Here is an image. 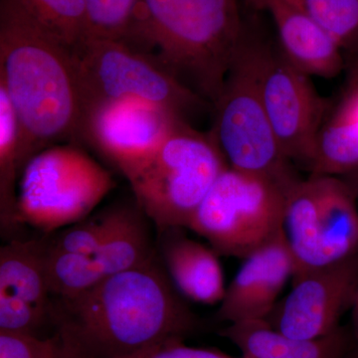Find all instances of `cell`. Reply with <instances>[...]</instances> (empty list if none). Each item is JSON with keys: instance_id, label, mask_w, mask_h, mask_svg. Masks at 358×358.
Returning <instances> with one entry per match:
<instances>
[{"instance_id": "484cf974", "label": "cell", "mask_w": 358, "mask_h": 358, "mask_svg": "<svg viewBox=\"0 0 358 358\" xmlns=\"http://www.w3.org/2000/svg\"><path fill=\"white\" fill-rule=\"evenodd\" d=\"M0 358H75L58 334H34L0 331Z\"/></svg>"}, {"instance_id": "8992f818", "label": "cell", "mask_w": 358, "mask_h": 358, "mask_svg": "<svg viewBox=\"0 0 358 358\" xmlns=\"http://www.w3.org/2000/svg\"><path fill=\"white\" fill-rule=\"evenodd\" d=\"M282 233L293 278L358 255V201L352 185L327 174L294 181L286 192Z\"/></svg>"}, {"instance_id": "cb8c5ba5", "label": "cell", "mask_w": 358, "mask_h": 358, "mask_svg": "<svg viewBox=\"0 0 358 358\" xmlns=\"http://www.w3.org/2000/svg\"><path fill=\"white\" fill-rule=\"evenodd\" d=\"M117 206L109 207L57 231L48 239L50 248L77 255H91L102 244L114 224Z\"/></svg>"}, {"instance_id": "ac0fdd59", "label": "cell", "mask_w": 358, "mask_h": 358, "mask_svg": "<svg viewBox=\"0 0 358 358\" xmlns=\"http://www.w3.org/2000/svg\"><path fill=\"white\" fill-rule=\"evenodd\" d=\"M220 334L246 358H343L348 346L341 327L322 338L300 339L280 333L267 320L230 324Z\"/></svg>"}, {"instance_id": "9a60e30c", "label": "cell", "mask_w": 358, "mask_h": 358, "mask_svg": "<svg viewBox=\"0 0 358 358\" xmlns=\"http://www.w3.org/2000/svg\"><path fill=\"white\" fill-rule=\"evenodd\" d=\"M272 16L282 55L308 76L331 79L345 67L343 47L307 14L282 0H246Z\"/></svg>"}, {"instance_id": "7a4b0ae2", "label": "cell", "mask_w": 358, "mask_h": 358, "mask_svg": "<svg viewBox=\"0 0 358 358\" xmlns=\"http://www.w3.org/2000/svg\"><path fill=\"white\" fill-rule=\"evenodd\" d=\"M0 84L20 126V174L56 141L81 138V101L70 49L18 0H0Z\"/></svg>"}, {"instance_id": "9c48e42d", "label": "cell", "mask_w": 358, "mask_h": 358, "mask_svg": "<svg viewBox=\"0 0 358 358\" xmlns=\"http://www.w3.org/2000/svg\"><path fill=\"white\" fill-rule=\"evenodd\" d=\"M289 187L228 166L193 214L187 229L204 238L219 256L244 259L282 232Z\"/></svg>"}, {"instance_id": "4316f807", "label": "cell", "mask_w": 358, "mask_h": 358, "mask_svg": "<svg viewBox=\"0 0 358 358\" xmlns=\"http://www.w3.org/2000/svg\"><path fill=\"white\" fill-rule=\"evenodd\" d=\"M124 358H238L230 357L218 350L192 348L185 345L183 341H171L152 346L143 352ZM239 358H246L241 357Z\"/></svg>"}, {"instance_id": "83f0119b", "label": "cell", "mask_w": 358, "mask_h": 358, "mask_svg": "<svg viewBox=\"0 0 358 358\" xmlns=\"http://www.w3.org/2000/svg\"><path fill=\"white\" fill-rule=\"evenodd\" d=\"M348 51V77L350 81H358V40Z\"/></svg>"}, {"instance_id": "8fae6325", "label": "cell", "mask_w": 358, "mask_h": 358, "mask_svg": "<svg viewBox=\"0 0 358 358\" xmlns=\"http://www.w3.org/2000/svg\"><path fill=\"white\" fill-rule=\"evenodd\" d=\"M185 117L138 98L102 103L82 120L81 138L128 180L152 159Z\"/></svg>"}, {"instance_id": "277c9868", "label": "cell", "mask_w": 358, "mask_h": 358, "mask_svg": "<svg viewBox=\"0 0 358 358\" xmlns=\"http://www.w3.org/2000/svg\"><path fill=\"white\" fill-rule=\"evenodd\" d=\"M260 40L246 34L213 103L210 136L227 166L289 187L298 176L282 154L259 89Z\"/></svg>"}, {"instance_id": "44dd1931", "label": "cell", "mask_w": 358, "mask_h": 358, "mask_svg": "<svg viewBox=\"0 0 358 358\" xmlns=\"http://www.w3.org/2000/svg\"><path fill=\"white\" fill-rule=\"evenodd\" d=\"M46 274L54 299H72L89 291L103 278L89 255L50 248L47 239Z\"/></svg>"}, {"instance_id": "f1b7e54d", "label": "cell", "mask_w": 358, "mask_h": 358, "mask_svg": "<svg viewBox=\"0 0 358 358\" xmlns=\"http://www.w3.org/2000/svg\"><path fill=\"white\" fill-rule=\"evenodd\" d=\"M350 310H352L353 336H355V345H357L358 355V289L357 294H355V299H353Z\"/></svg>"}, {"instance_id": "ffe728a7", "label": "cell", "mask_w": 358, "mask_h": 358, "mask_svg": "<svg viewBox=\"0 0 358 358\" xmlns=\"http://www.w3.org/2000/svg\"><path fill=\"white\" fill-rule=\"evenodd\" d=\"M20 126L10 99L0 84V222L2 231L20 227L17 216Z\"/></svg>"}, {"instance_id": "603a6c76", "label": "cell", "mask_w": 358, "mask_h": 358, "mask_svg": "<svg viewBox=\"0 0 358 358\" xmlns=\"http://www.w3.org/2000/svg\"><path fill=\"white\" fill-rule=\"evenodd\" d=\"M322 26L343 50L358 40V0H282Z\"/></svg>"}, {"instance_id": "2e32d148", "label": "cell", "mask_w": 358, "mask_h": 358, "mask_svg": "<svg viewBox=\"0 0 358 358\" xmlns=\"http://www.w3.org/2000/svg\"><path fill=\"white\" fill-rule=\"evenodd\" d=\"M183 229L169 228L159 232L160 263L186 299L202 305L220 303L226 286L219 255L211 247L186 236Z\"/></svg>"}, {"instance_id": "7402d4cb", "label": "cell", "mask_w": 358, "mask_h": 358, "mask_svg": "<svg viewBox=\"0 0 358 358\" xmlns=\"http://www.w3.org/2000/svg\"><path fill=\"white\" fill-rule=\"evenodd\" d=\"M27 13L54 38L73 48L83 37L85 0H18Z\"/></svg>"}, {"instance_id": "6da1fadb", "label": "cell", "mask_w": 358, "mask_h": 358, "mask_svg": "<svg viewBox=\"0 0 358 358\" xmlns=\"http://www.w3.org/2000/svg\"><path fill=\"white\" fill-rule=\"evenodd\" d=\"M53 301L54 334L75 358L131 357L185 341L197 327L157 253L75 298Z\"/></svg>"}, {"instance_id": "f546056e", "label": "cell", "mask_w": 358, "mask_h": 358, "mask_svg": "<svg viewBox=\"0 0 358 358\" xmlns=\"http://www.w3.org/2000/svg\"><path fill=\"white\" fill-rule=\"evenodd\" d=\"M348 176H350V178H352L350 179V181L348 180V182L352 185L353 189H355V194H357L358 201V171Z\"/></svg>"}, {"instance_id": "7c38bea8", "label": "cell", "mask_w": 358, "mask_h": 358, "mask_svg": "<svg viewBox=\"0 0 358 358\" xmlns=\"http://www.w3.org/2000/svg\"><path fill=\"white\" fill-rule=\"evenodd\" d=\"M293 288L267 319L280 333L300 339L320 338L339 329L358 289V255L296 275Z\"/></svg>"}, {"instance_id": "5bb4252c", "label": "cell", "mask_w": 358, "mask_h": 358, "mask_svg": "<svg viewBox=\"0 0 358 358\" xmlns=\"http://www.w3.org/2000/svg\"><path fill=\"white\" fill-rule=\"evenodd\" d=\"M243 260L219 303L216 317L228 324L267 320L293 279V258L282 231Z\"/></svg>"}, {"instance_id": "4fadbf2b", "label": "cell", "mask_w": 358, "mask_h": 358, "mask_svg": "<svg viewBox=\"0 0 358 358\" xmlns=\"http://www.w3.org/2000/svg\"><path fill=\"white\" fill-rule=\"evenodd\" d=\"M47 239H13L0 248V331L54 334L46 274Z\"/></svg>"}, {"instance_id": "30bf717a", "label": "cell", "mask_w": 358, "mask_h": 358, "mask_svg": "<svg viewBox=\"0 0 358 358\" xmlns=\"http://www.w3.org/2000/svg\"><path fill=\"white\" fill-rule=\"evenodd\" d=\"M259 89L282 154L310 169L315 138L331 108L310 76L296 69L279 48L260 41Z\"/></svg>"}, {"instance_id": "3957f363", "label": "cell", "mask_w": 358, "mask_h": 358, "mask_svg": "<svg viewBox=\"0 0 358 358\" xmlns=\"http://www.w3.org/2000/svg\"><path fill=\"white\" fill-rule=\"evenodd\" d=\"M245 36L238 0H138L122 40L213 105Z\"/></svg>"}, {"instance_id": "d6986e66", "label": "cell", "mask_w": 358, "mask_h": 358, "mask_svg": "<svg viewBox=\"0 0 358 358\" xmlns=\"http://www.w3.org/2000/svg\"><path fill=\"white\" fill-rule=\"evenodd\" d=\"M148 220L136 201L117 205L112 228L100 247L89 255L103 278L138 267L155 255Z\"/></svg>"}, {"instance_id": "52a82bcc", "label": "cell", "mask_w": 358, "mask_h": 358, "mask_svg": "<svg viewBox=\"0 0 358 358\" xmlns=\"http://www.w3.org/2000/svg\"><path fill=\"white\" fill-rule=\"evenodd\" d=\"M20 225L46 234L88 217L115 187L112 174L75 145H52L27 162L20 174Z\"/></svg>"}, {"instance_id": "e0dca14e", "label": "cell", "mask_w": 358, "mask_h": 358, "mask_svg": "<svg viewBox=\"0 0 358 358\" xmlns=\"http://www.w3.org/2000/svg\"><path fill=\"white\" fill-rule=\"evenodd\" d=\"M358 171V81L348 83L320 126L310 169L312 174L350 176Z\"/></svg>"}, {"instance_id": "ba28073f", "label": "cell", "mask_w": 358, "mask_h": 358, "mask_svg": "<svg viewBox=\"0 0 358 358\" xmlns=\"http://www.w3.org/2000/svg\"><path fill=\"white\" fill-rule=\"evenodd\" d=\"M70 51L82 120L96 106L122 99L148 101L182 117L205 103L199 94L124 40L82 37Z\"/></svg>"}, {"instance_id": "5b68a950", "label": "cell", "mask_w": 358, "mask_h": 358, "mask_svg": "<svg viewBox=\"0 0 358 358\" xmlns=\"http://www.w3.org/2000/svg\"><path fill=\"white\" fill-rule=\"evenodd\" d=\"M210 134L183 121L129 182L136 203L157 231L185 228L224 169Z\"/></svg>"}, {"instance_id": "d4e9b609", "label": "cell", "mask_w": 358, "mask_h": 358, "mask_svg": "<svg viewBox=\"0 0 358 358\" xmlns=\"http://www.w3.org/2000/svg\"><path fill=\"white\" fill-rule=\"evenodd\" d=\"M86 25L83 37L122 39L138 0H85Z\"/></svg>"}]
</instances>
